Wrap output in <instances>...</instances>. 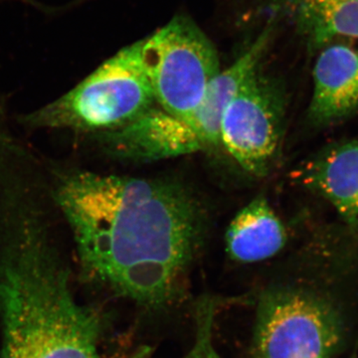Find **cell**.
<instances>
[{
  "mask_svg": "<svg viewBox=\"0 0 358 358\" xmlns=\"http://www.w3.org/2000/svg\"><path fill=\"white\" fill-rule=\"evenodd\" d=\"M50 193L89 279L150 308L178 299L206 231L187 186L71 171L55 174Z\"/></svg>",
  "mask_w": 358,
  "mask_h": 358,
  "instance_id": "6da1fadb",
  "label": "cell"
},
{
  "mask_svg": "<svg viewBox=\"0 0 358 358\" xmlns=\"http://www.w3.org/2000/svg\"><path fill=\"white\" fill-rule=\"evenodd\" d=\"M36 173L0 160V358H101L100 317L73 296Z\"/></svg>",
  "mask_w": 358,
  "mask_h": 358,
  "instance_id": "7a4b0ae2",
  "label": "cell"
},
{
  "mask_svg": "<svg viewBox=\"0 0 358 358\" xmlns=\"http://www.w3.org/2000/svg\"><path fill=\"white\" fill-rule=\"evenodd\" d=\"M157 105L141 57V40L124 47L57 100L24 115L30 128L90 136L133 121Z\"/></svg>",
  "mask_w": 358,
  "mask_h": 358,
  "instance_id": "3957f363",
  "label": "cell"
},
{
  "mask_svg": "<svg viewBox=\"0 0 358 358\" xmlns=\"http://www.w3.org/2000/svg\"><path fill=\"white\" fill-rule=\"evenodd\" d=\"M141 57L157 105L190 126L207 87L220 72L214 45L192 20L176 16L141 40Z\"/></svg>",
  "mask_w": 358,
  "mask_h": 358,
  "instance_id": "277c9868",
  "label": "cell"
},
{
  "mask_svg": "<svg viewBox=\"0 0 358 358\" xmlns=\"http://www.w3.org/2000/svg\"><path fill=\"white\" fill-rule=\"evenodd\" d=\"M341 331L333 308L298 289H275L259 306L254 358H331Z\"/></svg>",
  "mask_w": 358,
  "mask_h": 358,
  "instance_id": "5b68a950",
  "label": "cell"
},
{
  "mask_svg": "<svg viewBox=\"0 0 358 358\" xmlns=\"http://www.w3.org/2000/svg\"><path fill=\"white\" fill-rule=\"evenodd\" d=\"M285 115L282 89L259 70L226 108L220 145L247 173L265 176L279 154Z\"/></svg>",
  "mask_w": 358,
  "mask_h": 358,
  "instance_id": "8992f818",
  "label": "cell"
},
{
  "mask_svg": "<svg viewBox=\"0 0 358 358\" xmlns=\"http://www.w3.org/2000/svg\"><path fill=\"white\" fill-rule=\"evenodd\" d=\"M94 138L106 154L133 162L173 159L203 150L187 122L157 105L128 124Z\"/></svg>",
  "mask_w": 358,
  "mask_h": 358,
  "instance_id": "52a82bcc",
  "label": "cell"
},
{
  "mask_svg": "<svg viewBox=\"0 0 358 358\" xmlns=\"http://www.w3.org/2000/svg\"><path fill=\"white\" fill-rule=\"evenodd\" d=\"M313 79L308 117L313 124L333 126L358 112V48L336 42L320 49Z\"/></svg>",
  "mask_w": 358,
  "mask_h": 358,
  "instance_id": "ba28073f",
  "label": "cell"
},
{
  "mask_svg": "<svg viewBox=\"0 0 358 358\" xmlns=\"http://www.w3.org/2000/svg\"><path fill=\"white\" fill-rule=\"evenodd\" d=\"M294 178L333 205L358 233V138L324 148L296 169Z\"/></svg>",
  "mask_w": 358,
  "mask_h": 358,
  "instance_id": "9c48e42d",
  "label": "cell"
},
{
  "mask_svg": "<svg viewBox=\"0 0 358 358\" xmlns=\"http://www.w3.org/2000/svg\"><path fill=\"white\" fill-rule=\"evenodd\" d=\"M270 32L265 31L248 50L213 78L195 110L190 127L201 141L203 150L220 145V124L226 108L247 81L260 70Z\"/></svg>",
  "mask_w": 358,
  "mask_h": 358,
  "instance_id": "30bf717a",
  "label": "cell"
},
{
  "mask_svg": "<svg viewBox=\"0 0 358 358\" xmlns=\"http://www.w3.org/2000/svg\"><path fill=\"white\" fill-rule=\"evenodd\" d=\"M287 239L286 228L268 200L257 197L231 221L226 251L236 262H261L280 253Z\"/></svg>",
  "mask_w": 358,
  "mask_h": 358,
  "instance_id": "8fae6325",
  "label": "cell"
},
{
  "mask_svg": "<svg viewBox=\"0 0 358 358\" xmlns=\"http://www.w3.org/2000/svg\"><path fill=\"white\" fill-rule=\"evenodd\" d=\"M312 50L358 39V0H280Z\"/></svg>",
  "mask_w": 358,
  "mask_h": 358,
  "instance_id": "7c38bea8",
  "label": "cell"
},
{
  "mask_svg": "<svg viewBox=\"0 0 358 358\" xmlns=\"http://www.w3.org/2000/svg\"><path fill=\"white\" fill-rule=\"evenodd\" d=\"M215 303L210 299L200 301L196 310L194 343L183 358H221L213 343Z\"/></svg>",
  "mask_w": 358,
  "mask_h": 358,
  "instance_id": "4fadbf2b",
  "label": "cell"
},
{
  "mask_svg": "<svg viewBox=\"0 0 358 358\" xmlns=\"http://www.w3.org/2000/svg\"><path fill=\"white\" fill-rule=\"evenodd\" d=\"M115 358H155L154 352L148 346L143 345L136 348L133 352L124 353Z\"/></svg>",
  "mask_w": 358,
  "mask_h": 358,
  "instance_id": "5bb4252c",
  "label": "cell"
}]
</instances>
